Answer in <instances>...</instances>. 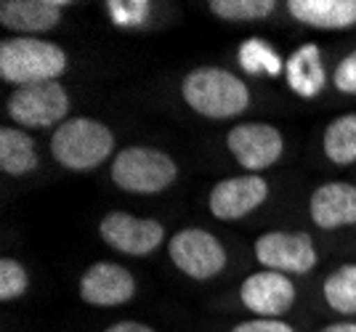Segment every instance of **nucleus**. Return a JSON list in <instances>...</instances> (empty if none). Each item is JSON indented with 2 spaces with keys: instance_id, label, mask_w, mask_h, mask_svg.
Returning a JSON list of instances; mask_svg holds the SVG:
<instances>
[{
  "instance_id": "obj_1",
  "label": "nucleus",
  "mask_w": 356,
  "mask_h": 332,
  "mask_svg": "<svg viewBox=\"0 0 356 332\" xmlns=\"http://www.w3.org/2000/svg\"><path fill=\"white\" fill-rule=\"evenodd\" d=\"M184 101L197 115L210 120H229L242 115L250 106V91L245 80L221 67H200L192 69L181 83Z\"/></svg>"
},
{
  "instance_id": "obj_2",
  "label": "nucleus",
  "mask_w": 356,
  "mask_h": 332,
  "mask_svg": "<svg viewBox=\"0 0 356 332\" xmlns=\"http://www.w3.org/2000/svg\"><path fill=\"white\" fill-rule=\"evenodd\" d=\"M67 69V53L43 38H6L0 43V77L16 88L54 83Z\"/></svg>"
},
{
  "instance_id": "obj_3",
  "label": "nucleus",
  "mask_w": 356,
  "mask_h": 332,
  "mask_svg": "<svg viewBox=\"0 0 356 332\" xmlns=\"http://www.w3.org/2000/svg\"><path fill=\"white\" fill-rule=\"evenodd\" d=\"M115 151V133L104 122L93 117H70L54 131L51 136V154L61 167L86 173L112 157Z\"/></svg>"
},
{
  "instance_id": "obj_4",
  "label": "nucleus",
  "mask_w": 356,
  "mask_h": 332,
  "mask_svg": "<svg viewBox=\"0 0 356 332\" xmlns=\"http://www.w3.org/2000/svg\"><path fill=\"white\" fill-rule=\"evenodd\" d=\"M178 179V165L170 154L154 147H128L112 163V181L131 194H160Z\"/></svg>"
},
{
  "instance_id": "obj_5",
  "label": "nucleus",
  "mask_w": 356,
  "mask_h": 332,
  "mask_svg": "<svg viewBox=\"0 0 356 332\" xmlns=\"http://www.w3.org/2000/svg\"><path fill=\"white\" fill-rule=\"evenodd\" d=\"M168 256L176 263L181 274H186L189 279L205 282L213 279L226 269V247L218 237H213L205 229H181L168 242Z\"/></svg>"
},
{
  "instance_id": "obj_6",
  "label": "nucleus",
  "mask_w": 356,
  "mask_h": 332,
  "mask_svg": "<svg viewBox=\"0 0 356 332\" xmlns=\"http://www.w3.org/2000/svg\"><path fill=\"white\" fill-rule=\"evenodd\" d=\"M6 109H8V117L22 128H32V131H43L51 125L59 128L70 112V96L59 85V80L38 83V85L16 88L8 96Z\"/></svg>"
},
{
  "instance_id": "obj_7",
  "label": "nucleus",
  "mask_w": 356,
  "mask_h": 332,
  "mask_svg": "<svg viewBox=\"0 0 356 332\" xmlns=\"http://www.w3.org/2000/svg\"><path fill=\"white\" fill-rule=\"evenodd\" d=\"M99 237L122 256H149L165 242V226L154 218H138L134 213L112 210L99 224Z\"/></svg>"
},
{
  "instance_id": "obj_8",
  "label": "nucleus",
  "mask_w": 356,
  "mask_h": 332,
  "mask_svg": "<svg viewBox=\"0 0 356 332\" xmlns=\"http://www.w3.org/2000/svg\"><path fill=\"white\" fill-rule=\"evenodd\" d=\"M255 258L280 274H309L316 266V247L306 231H266L255 240Z\"/></svg>"
},
{
  "instance_id": "obj_9",
  "label": "nucleus",
  "mask_w": 356,
  "mask_h": 332,
  "mask_svg": "<svg viewBox=\"0 0 356 332\" xmlns=\"http://www.w3.org/2000/svg\"><path fill=\"white\" fill-rule=\"evenodd\" d=\"M226 147L232 151V157L248 173H261L271 167L284 151L282 133L268 125V122H239L229 131Z\"/></svg>"
},
{
  "instance_id": "obj_10",
  "label": "nucleus",
  "mask_w": 356,
  "mask_h": 332,
  "mask_svg": "<svg viewBox=\"0 0 356 332\" xmlns=\"http://www.w3.org/2000/svg\"><path fill=\"white\" fill-rule=\"evenodd\" d=\"M239 298H242L245 308H250L252 314H258V319H280L282 314H287L293 308L298 292L293 279L287 274L264 269V272L250 274L242 282Z\"/></svg>"
},
{
  "instance_id": "obj_11",
  "label": "nucleus",
  "mask_w": 356,
  "mask_h": 332,
  "mask_svg": "<svg viewBox=\"0 0 356 332\" xmlns=\"http://www.w3.org/2000/svg\"><path fill=\"white\" fill-rule=\"evenodd\" d=\"M268 197L266 179L245 173V176H232L213 186L210 192V213L221 221H239L252 210H258Z\"/></svg>"
},
{
  "instance_id": "obj_12",
  "label": "nucleus",
  "mask_w": 356,
  "mask_h": 332,
  "mask_svg": "<svg viewBox=\"0 0 356 332\" xmlns=\"http://www.w3.org/2000/svg\"><path fill=\"white\" fill-rule=\"evenodd\" d=\"M136 295V279L125 266L99 260L80 276V298L96 308L122 306Z\"/></svg>"
},
{
  "instance_id": "obj_13",
  "label": "nucleus",
  "mask_w": 356,
  "mask_h": 332,
  "mask_svg": "<svg viewBox=\"0 0 356 332\" xmlns=\"http://www.w3.org/2000/svg\"><path fill=\"white\" fill-rule=\"evenodd\" d=\"M64 8L67 3L59 0H3L0 24L19 32L22 38H38L59 24Z\"/></svg>"
},
{
  "instance_id": "obj_14",
  "label": "nucleus",
  "mask_w": 356,
  "mask_h": 332,
  "mask_svg": "<svg viewBox=\"0 0 356 332\" xmlns=\"http://www.w3.org/2000/svg\"><path fill=\"white\" fill-rule=\"evenodd\" d=\"M312 221L325 231L356 224V186L348 181H330L314 189L309 199Z\"/></svg>"
},
{
  "instance_id": "obj_15",
  "label": "nucleus",
  "mask_w": 356,
  "mask_h": 332,
  "mask_svg": "<svg viewBox=\"0 0 356 332\" xmlns=\"http://www.w3.org/2000/svg\"><path fill=\"white\" fill-rule=\"evenodd\" d=\"M287 11L314 30L338 32L356 24V0H290Z\"/></svg>"
},
{
  "instance_id": "obj_16",
  "label": "nucleus",
  "mask_w": 356,
  "mask_h": 332,
  "mask_svg": "<svg viewBox=\"0 0 356 332\" xmlns=\"http://www.w3.org/2000/svg\"><path fill=\"white\" fill-rule=\"evenodd\" d=\"M287 85L303 96L312 99L322 91L325 85V69H322V56L316 46H300L287 61Z\"/></svg>"
},
{
  "instance_id": "obj_17",
  "label": "nucleus",
  "mask_w": 356,
  "mask_h": 332,
  "mask_svg": "<svg viewBox=\"0 0 356 332\" xmlns=\"http://www.w3.org/2000/svg\"><path fill=\"white\" fill-rule=\"evenodd\" d=\"M0 170L8 176H27L38 170V149L32 136L19 128H0Z\"/></svg>"
},
{
  "instance_id": "obj_18",
  "label": "nucleus",
  "mask_w": 356,
  "mask_h": 332,
  "mask_svg": "<svg viewBox=\"0 0 356 332\" xmlns=\"http://www.w3.org/2000/svg\"><path fill=\"white\" fill-rule=\"evenodd\" d=\"M325 154L335 165H354L356 163V112H346L327 125Z\"/></svg>"
},
{
  "instance_id": "obj_19",
  "label": "nucleus",
  "mask_w": 356,
  "mask_h": 332,
  "mask_svg": "<svg viewBox=\"0 0 356 332\" xmlns=\"http://www.w3.org/2000/svg\"><path fill=\"white\" fill-rule=\"evenodd\" d=\"M325 301L338 314H356V263H346L327 276Z\"/></svg>"
},
{
  "instance_id": "obj_20",
  "label": "nucleus",
  "mask_w": 356,
  "mask_h": 332,
  "mask_svg": "<svg viewBox=\"0 0 356 332\" xmlns=\"http://www.w3.org/2000/svg\"><path fill=\"white\" fill-rule=\"evenodd\" d=\"M208 8L226 22H258L274 14V0H210Z\"/></svg>"
},
{
  "instance_id": "obj_21",
  "label": "nucleus",
  "mask_w": 356,
  "mask_h": 332,
  "mask_svg": "<svg viewBox=\"0 0 356 332\" xmlns=\"http://www.w3.org/2000/svg\"><path fill=\"white\" fill-rule=\"evenodd\" d=\"M27 287H30V276L24 272V266L11 258H3L0 260V301L8 303L22 298L27 292Z\"/></svg>"
},
{
  "instance_id": "obj_22",
  "label": "nucleus",
  "mask_w": 356,
  "mask_h": 332,
  "mask_svg": "<svg viewBox=\"0 0 356 332\" xmlns=\"http://www.w3.org/2000/svg\"><path fill=\"white\" fill-rule=\"evenodd\" d=\"M332 83L341 93H348V96L356 93V51H351L346 59H341V64L335 67Z\"/></svg>"
},
{
  "instance_id": "obj_23",
  "label": "nucleus",
  "mask_w": 356,
  "mask_h": 332,
  "mask_svg": "<svg viewBox=\"0 0 356 332\" xmlns=\"http://www.w3.org/2000/svg\"><path fill=\"white\" fill-rule=\"evenodd\" d=\"M232 332H296L293 324H287L282 319H250V322H242Z\"/></svg>"
},
{
  "instance_id": "obj_24",
  "label": "nucleus",
  "mask_w": 356,
  "mask_h": 332,
  "mask_svg": "<svg viewBox=\"0 0 356 332\" xmlns=\"http://www.w3.org/2000/svg\"><path fill=\"white\" fill-rule=\"evenodd\" d=\"M104 332H157V330H152L149 324H141V322H118V324L106 327Z\"/></svg>"
},
{
  "instance_id": "obj_25",
  "label": "nucleus",
  "mask_w": 356,
  "mask_h": 332,
  "mask_svg": "<svg viewBox=\"0 0 356 332\" xmlns=\"http://www.w3.org/2000/svg\"><path fill=\"white\" fill-rule=\"evenodd\" d=\"M322 332H356L354 322H338V324H327Z\"/></svg>"
}]
</instances>
